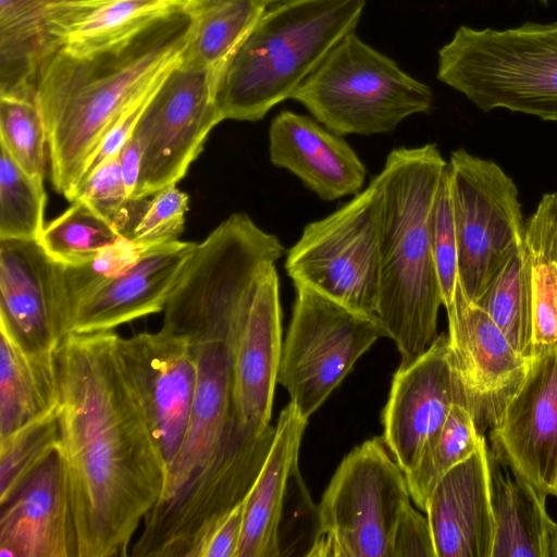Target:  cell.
Wrapping results in <instances>:
<instances>
[{"instance_id": "6da1fadb", "label": "cell", "mask_w": 557, "mask_h": 557, "mask_svg": "<svg viewBox=\"0 0 557 557\" xmlns=\"http://www.w3.org/2000/svg\"><path fill=\"white\" fill-rule=\"evenodd\" d=\"M112 331L70 333L55 349L60 445L78 557L129 556L162 497L166 465Z\"/></svg>"}, {"instance_id": "7a4b0ae2", "label": "cell", "mask_w": 557, "mask_h": 557, "mask_svg": "<svg viewBox=\"0 0 557 557\" xmlns=\"http://www.w3.org/2000/svg\"><path fill=\"white\" fill-rule=\"evenodd\" d=\"M191 27L186 0L102 47L84 52L62 48L41 67L34 99L57 193L70 201L102 138L124 109L178 60Z\"/></svg>"}, {"instance_id": "3957f363", "label": "cell", "mask_w": 557, "mask_h": 557, "mask_svg": "<svg viewBox=\"0 0 557 557\" xmlns=\"http://www.w3.org/2000/svg\"><path fill=\"white\" fill-rule=\"evenodd\" d=\"M447 161L435 144L393 149L380 174V290L376 317L394 341L400 366L436 339L443 306L430 214Z\"/></svg>"}, {"instance_id": "277c9868", "label": "cell", "mask_w": 557, "mask_h": 557, "mask_svg": "<svg viewBox=\"0 0 557 557\" xmlns=\"http://www.w3.org/2000/svg\"><path fill=\"white\" fill-rule=\"evenodd\" d=\"M366 0H289L265 11L216 73L223 120H261L354 32Z\"/></svg>"}, {"instance_id": "5b68a950", "label": "cell", "mask_w": 557, "mask_h": 557, "mask_svg": "<svg viewBox=\"0 0 557 557\" xmlns=\"http://www.w3.org/2000/svg\"><path fill=\"white\" fill-rule=\"evenodd\" d=\"M437 79L482 111L557 121V22L502 30L460 26L438 51Z\"/></svg>"}, {"instance_id": "8992f818", "label": "cell", "mask_w": 557, "mask_h": 557, "mask_svg": "<svg viewBox=\"0 0 557 557\" xmlns=\"http://www.w3.org/2000/svg\"><path fill=\"white\" fill-rule=\"evenodd\" d=\"M331 132L375 135L406 117L429 113L430 87L395 61L347 34L292 96Z\"/></svg>"}, {"instance_id": "52a82bcc", "label": "cell", "mask_w": 557, "mask_h": 557, "mask_svg": "<svg viewBox=\"0 0 557 557\" xmlns=\"http://www.w3.org/2000/svg\"><path fill=\"white\" fill-rule=\"evenodd\" d=\"M409 505L405 473L383 437L363 442L343 459L322 496L320 531L308 556L391 557Z\"/></svg>"}, {"instance_id": "ba28073f", "label": "cell", "mask_w": 557, "mask_h": 557, "mask_svg": "<svg viewBox=\"0 0 557 557\" xmlns=\"http://www.w3.org/2000/svg\"><path fill=\"white\" fill-rule=\"evenodd\" d=\"M294 286L296 297L277 383L309 420L385 333L376 315L349 309L305 284Z\"/></svg>"}, {"instance_id": "9c48e42d", "label": "cell", "mask_w": 557, "mask_h": 557, "mask_svg": "<svg viewBox=\"0 0 557 557\" xmlns=\"http://www.w3.org/2000/svg\"><path fill=\"white\" fill-rule=\"evenodd\" d=\"M379 209L380 190L374 177L344 206L305 226L286 256L288 276L349 309L376 315Z\"/></svg>"}, {"instance_id": "30bf717a", "label": "cell", "mask_w": 557, "mask_h": 557, "mask_svg": "<svg viewBox=\"0 0 557 557\" xmlns=\"http://www.w3.org/2000/svg\"><path fill=\"white\" fill-rule=\"evenodd\" d=\"M458 247V278L473 302L482 296L510 253L523 244L518 189L494 161L451 152L447 162Z\"/></svg>"}, {"instance_id": "8fae6325", "label": "cell", "mask_w": 557, "mask_h": 557, "mask_svg": "<svg viewBox=\"0 0 557 557\" xmlns=\"http://www.w3.org/2000/svg\"><path fill=\"white\" fill-rule=\"evenodd\" d=\"M216 72L181 57L165 73L132 134L141 148V170L133 198H148L176 185L223 121L214 99Z\"/></svg>"}, {"instance_id": "7c38bea8", "label": "cell", "mask_w": 557, "mask_h": 557, "mask_svg": "<svg viewBox=\"0 0 557 557\" xmlns=\"http://www.w3.org/2000/svg\"><path fill=\"white\" fill-rule=\"evenodd\" d=\"M195 344L198 379L191 412L180 449L168 469L160 499L173 495L223 453L268 456L275 436V425L260 432L246 425L237 413L232 343L213 339Z\"/></svg>"}, {"instance_id": "4fadbf2b", "label": "cell", "mask_w": 557, "mask_h": 557, "mask_svg": "<svg viewBox=\"0 0 557 557\" xmlns=\"http://www.w3.org/2000/svg\"><path fill=\"white\" fill-rule=\"evenodd\" d=\"M117 350L168 473L191 412L198 379L196 344L160 329L119 336Z\"/></svg>"}, {"instance_id": "5bb4252c", "label": "cell", "mask_w": 557, "mask_h": 557, "mask_svg": "<svg viewBox=\"0 0 557 557\" xmlns=\"http://www.w3.org/2000/svg\"><path fill=\"white\" fill-rule=\"evenodd\" d=\"M492 456L557 497V346L531 356L525 377L490 426Z\"/></svg>"}, {"instance_id": "9a60e30c", "label": "cell", "mask_w": 557, "mask_h": 557, "mask_svg": "<svg viewBox=\"0 0 557 557\" xmlns=\"http://www.w3.org/2000/svg\"><path fill=\"white\" fill-rule=\"evenodd\" d=\"M455 404L470 409L448 335L443 333L420 357L399 366L382 412L383 441L404 473L416 466Z\"/></svg>"}, {"instance_id": "2e32d148", "label": "cell", "mask_w": 557, "mask_h": 557, "mask_svg": "<svg viewBox=\"0 0 557 557\" xmlns=\"http://www.w3.org/2000/svg\"><path fill=\"white\" fill-rule=\"evenodd\" d=\"M64 265L36 239H0V324L32 350L67 335Z\"/></svg>"}, {"instance_id": "e0dca14e", "label": "cell", "mask_w": 557, "mask_h": 557, "mask_svg": "<svg viewBox=\"0 0 557 557\" xmlns=\"http://www.w3.org/2000/svg\"><path fill=\"white\" fill-rule=\"evenodd\" d=\"M448 342L482 432L491 426L527 375L531 357L520 354L491 317L471 301L458 283L445 308Z\"/></svg>"}, {"instance_id": "ac0fdd59", "label": "cell", "mask_w": 557, "mask_h": 557, "mask_svg": "<svg viewBox=\"0 0 557 557\" xmlns=\"http://www.w3.org/2000/svg\"><path fill=\"white\" fill-rule=\"evenodd\" d=\"M107 1L0 0V97L34 99L41 67L70 30Z\"/></svg>"}, {"instance_id": "d6986e66", "label": "cell", "mask_w": 557, "mask_h": 557, "mask_svg": "<svg viewBox=\"0 0 557 557\" xmlns=\"http://www.w3.org/2000/svg\"><path fill=\"white\" fill-rule=\"evenodd\" d=\"M196 245L177 239L146 248L129 269L88 294L72 309L67 334L112 331L163 311Z\"/></svg>"}, {"instance_id": "ffe728a7", "label": "cell", "mask_w": 557, "mask_h": 557, "mask_svg": "<svg viewBox=\"0 0 557 557\" xmlns=\"http://www.w3.org/2000/svg\"><path fill=\"white\" fill-rule=\"evenodd\" d=\"M0 556L78 557L67 480L58 450L1 506Z\"/></svg>"}, {"instance_id": "44dd1931", "label": "cell", "mask_w": 557, "mask_h": 557, "mask_svg": "<svg viewBox=\"0 0 557 557\" xmlns=\"http://www.w3.org/2000/svg\"><path fill=\"white\" fill-rule=\"evenodd\" d=\"M282 309L275 264L269 265L232 344L234 401L242 421L257 431L270 424L282 352Z\"/></svg>"}, {"instance_id": "7402d4cb", "label": "cell", "mask_w": 557, "mask_h": 557, "mask_svg": "<svg viewBox=\"0 0 557 557\" xmlns=\"http://www.w3.org/2000/svg\"><path fill=\"white\" fill-rule=\"evenodd\" d=\"M424 512L436 557H491L494 516L491 451L485 438L440 480Z\"/></svg>"}, {"instance_id": "603a6c76", "label": "cell", "mask_w": 557, "mask_h": 557, "mask_svg": "<svg viewBox=\"0 0 557 557\" xmlns=\"http://www.w3.org/2000/svg\"><path fill=\"white\" fill-rule=\"evenodd\" d=\"M269 139L270 161L324 200L356 195L364 184L367 170L352 148L308 116L282 111L271 122Z\"/></svg>"}, {"instance_id": "cb8c5ba5", "label": "cell", "mask_w": 557, "mask_h": 557, "mask_svg": "<svg viewBox=\"0 0 557 557\" xmlns=\"http://www.w3.org/2000/svg\"><path fill=\"white\" fill-rule=\"evenodd\" d=\"M308 420L289 401L280 412L267 460L244 499V521L236 557H281L285 506L300 474L298 456Z\"/></svg>"}, {"instance_id": "d4e9b609", "label": "cell", "mask_w": 557, "mask_h": 557, "mask_svg": "<svg viewBox=\"0 0 557 557\" xmlns=\"http://www.w3.org/2000/svg\"><path fill=\"white\" fill-rule=\"evenodd\" d=\"M55 350H32L0 324V436L55 408Z\"/></svg>"}, {"instance_id": "484cf974", "label": "cell", "mask_w": 557, "mask_h": 557, "mask_svg": "<svg viewBox=\"0 0 557 557\" xmlns=\"http://www.w3.org/2000/svg\"><path fill=\"white\" fill-rule=\"evenodd\" d=\"M491 488L494 516L491 557H548L554 520L546 511L547 495L517 476L504 475L492 454Z\"/></svg>"}, {"instance_id": "4316f807", "label": "cell", "mask_w": 557, "mask_h": 557, "mask_svg": "<svg viewBox=\"0 0 557 557\" xmlns=\"http://www.w3.org/2000/svg\"><path fill=\"white\" fill-rule=\"evenodd\" d=\"M531 267L533 354L557 346V190L543 195L524 225Z\"/></svg>"}, {"instance_id": "83f0119b", "label": "cell", "mask_w": 557, "mask_h": 557, "mask_svg": "<svg viewBox=\"0 0 557 557\" xmlns=\"http://www.w3.org/2000/svg\"><path fill=\"white\" fill-rule=\"evenodd\" d=\"M193 27L181 58L216 73L267 11L264 0H188Z\"/></svg>"}, {"instance_id": "f1b7e54d", "label": "cell", "mask_w": 557, "mask_h": 557, "mask_svg": "<svg viewBox=\"0 0 557 557\" xmlns=\"http://www.w3.org/2000/svg\"><path fill=\"white\" fill-rule=\"evenodd\" d=\"M525 357L533 355L531 267L523 244L515 249L475 302Z\"/></svg>"}, {"instance_id": "f546056e", "label": "cell", "mask_w": 557, "mask_h": 557, "mask_svg": "<svg viewBox=\"0 0 557 557\" xmlns=\"http://www.w3.org/2000/svg\"><path fill=\"white\" fill-rule=\"evenodd\" d=\"M484 438L470 409L462 404L453 405L416 466L405 473L410 497L420 510L425 511L429 497L440 480L474 453Z\"/></svg>"}, {"instance_id": "4dcf8cb0", "label": "cell", "mask_w": 557, "mask_h": 557, "mask_svg": "<svg viewBox=\"0 0 557 557\" xmlns=\"http://www.w3.org/2000/svg\"><path fill=\"white\" fill-rule=\"evenodd\" d=\"M58 406L0 436L1 506L59 449Z\"/></svg>"}, {"instance_id": "1f68e13d", "label": "cell", "mask_w": 557, "mask_h": 557, "mask_svg": "<svg viewBox=\"0 0 557 557\" xmlns=\"http://www.w3.org/2000/svg\"><path fill=\"white\" fill-rule=\"evenodd\" d=\"M122 236L116 228L82 199L45 225L39 243L63 265H79Z\"/></svg>"}, {"instance_id": "d6a6232c", "label": "cell", "mask_w": 557, "mask_h": 557, "mask_svg": "<svg viewBox=\"0 0 557 557\" xmlns=\"http://www.w3.org/2000/svg\"><path fill=\"white\" fill-rule=\"evenodd\" d=\"M46 200L44 178L27 174L0 146V239L39 240Z\"/></svg>"}, {"instance_id": "836d02e7", "label": "cell", "mask_w": 557, "mask_h": 557, "mask_svg": "<svg viewBox=\"0 0 557 557\" xmlns=\"http://www.w3.org/2000/svg\"><path fill=\"white\" fill-rule=\"evenodd\" d=\"M186 0H109L77 23L63 47L84 52L108 45Z\"/></svg>"}, {"instance_id": "e575fe53", "label": "cell", "mask_w": 557, "mask_h": 557, "mask_svg": "<svg viewBox=\"0 0 557 557\" xmlns=\"http://www.w3.org/2000/svg\"><path fill=\"white\" fill-rule=\"evenodd\" d=\"M0 146L29 175L44 178L47 137L34 99L0 97Z\"/></svg>"}, {"instance_id": "d590c367", "label": "cell", "mask_w": 557, "mask_h": 557, "mask_svg": "<svg viewBox=\"0 0 557 557\" xmlns=\"http://www.w3.org/2000/svg\"><path fill=\"white\" fill-rule=\"evenodd\" d=\"M76 199L87 202L126 238L131 237L148 200L128 197L119 153L108 158L85 178L71 202Z\"/></svg>"}, {"instance_id": "8d00e7d4", "label": "cell", "mask_w": 557, "mask_h": 557, "mask_svg": "<svg viewBox=\"0 0 557 557\" xmlns=\"http://www.w3.org/2000/svg\"><path fill=\"white\" fill-rule=\"evenodd\" d=\"M141 248L129 238L121 237L103 247L88 262L64 265L69 315L72 309L88 294L129 269L141 256Z\"/></svg>"}, {"instance_id": "74e56055", "label": "cell", "mask_w": 557, "mask_h": 557, "mask_svg": "<svg viewBox=\"0 0 557 557\" xmlns=\"http://www.w3.org/2000/svg\"><path fill=\"white\" fill-rule=\"evenodd\" d=\"M430 231L434 263L443 306L454 300L458 278V247L450 200L447 166L438 184L430 214Z\"/></svg>"}, {"instance_id": "f35d334b", "label": "cell", "mask_w": 557, "mask_h": 557, "mask_svg": "<svg viewBox=\"0 0 557 557\" xmlns=\"http://www.w3.org/2000/svg\"><path fill=\"white\" fill-rule=\"evenodd\" d=\"M188 209L189 197L176 185L158 190L147 200L129 239L145 249L177 240Z\"/></svg>"}, {"instance_id": "ab89813d", "label": "cell", "mask_w": 557, "mask_h": 557, "mask_svg": "<svg viewBox=\"0 0 557 557\" xmlns=\"http://www.w3.org/2000/svg\"><path fill=\"white\" fill-rule=\"evenodd\" d=\"M169 71V70H168ZM166 71V72H168ZM165 72V73H166ZM165 73L156 81L151 86H149L146 90L139 94L121 113L117 120L114 122L112 127L106 134V136L100 141L99 146L88 160L83 175L75 187L76 188L85 181V178L102 162H104L108 158L119 153L122 146L125 141L132 136L135 126L139 120V116L145 109L147 102L150 97L154 92L159 83L165 75ZM73 191V194H74ZM72 194V196H73ZM72 199V197H71ZM70 199V201H71Z\"/></svg>"}, {"instance_id": "60d3db41", "label": "cell", "mask_w": 557, "mask_h": 557, "mask_svg": "<svg viewBox=\"0 0 557 557\" xmlns=\"http://www.w3.org/2000/svg\"><path fill=\"white\" fill-rule=\"evenodd\" d=\"M391 557H436L429 519L411 505L397 524Z\"/></svg>"}, {"instance_id": "b9f144b4", "label": "cell", "mask_w": 557, "mask_h": 557, "mask_svg": "<svg viewBox=\"0 0 557 557\" xmlns=\"http://www.w3.org/2000/svg\"><path fill=\"white\" fill-rule=\"evenodd\" d=\"M244 521V500L203 535L194 557H236Z\"/></svg>"}, {"instance_id": "7bdbcfd3", "label": "cell", "mask_w": 557, "mask_h": 557, "mask_svg": "<svg viewBox=\"0 0 557 557\" xmlns=\"http://www.w3.org/2000/svg\"><path fill=\"white\" fill-rule=\"evenodd\" d=\"M141 148L136 138L131 136L119 151V161L129 198L137 189L141 170Z\"/></svg>"}, {"instance_id": "ee69618b", "label": "cell", "mask_w": 557, "mask_h": 557, "mask_svg": "<svg viewBox=\"0 0 557 557\" xmlns=\"http://www.w3.org/2000/svg\"><path fill=\"white\" fill-rule=\"evenodd\" d=\"M548 557H557V522L555 521L550 530Z\"/></svg>"}, {"instance_id": "f6af8a7d", "label": "cell", "mask_w": 557, "mask_h": 557, "mask_svg": "<svg viewBox=\"0 0 557 557\" xmlns=\"http://www.w3.org/2000/svg\"><path fill=\"white\" fill-rule=\"evenodd\" d=\"M268 5L271 4V3H274V2H285V1H289V0H264Z\"/></svg>"}, {"instance_id": "bcb514c9", "label": "cell", "mask_w": 557, "mask_h": 557, "mask_svg": "<svg viewBox=\"0 0 557 557\" xmlns=\"http://www.w3.org/2000/svg\"><path fill=\"white\" fill-rule=\"evenodd\" d=\"M542 1H544V2H545L546 0H542Z\"/></svg>"}]
</instances>
